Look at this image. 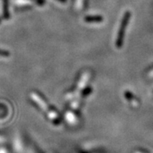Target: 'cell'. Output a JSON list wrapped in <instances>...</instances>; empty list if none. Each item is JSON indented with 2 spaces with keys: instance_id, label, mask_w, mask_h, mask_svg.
<instances>
[{
  "instance_id": "cell-1",
  "label": "cell",
  "mask_w": 153,
  "mask_h": 153,
  "mask_svg": "<svg viewBox=\"0 0 153 153\" xmlns=\"http://www.w3.org/2000/svg\"><path fill=\"white\" fill-rule=\"evenodd\" d=\"M131 17V13L127 12L124 14V18L122 19L121 24H120V30L118 32V38H117L116 42V46H118V48H120L123 44V40H124V32H125V28L128 25V23L130 20Z\"/></svg>"
},
{
  "instance_id": "cell-2",
  "label": "cell",
  "mask_w": 153,
  "mask_h": 153,
  "mask_svg": "<svg viewBox=\"0 0 153 153\" xmlns=\"http://www.w3.org/2000/svg\"><path fill=\"white\" fill-rule=\"evenodd\" d=\"M85 21L86 22H100L102 21L103 18L100 16H89L87 17H85Z\"/></svg>"
},
{
  "instance_id": "cell-3",
  "label": "cell",
  "mask_w": 153,
  "mask_h": 153,
  "mask_svg": "<svg viewBox=\"0 0 153 153\" xmlns=\"http://www.w3.org/2000/svg\"><path fill=\"white\" fill-rule=\"evenodd\" d=\"M0 56H9V52H5V51H0Z\"/></svg>"
},
{
  "instance_id": "cell-4",
  "label": "cell",
  "mask_w": 153,
  "mask_h": 153,
  "mask_svg": "<svg viewBox=\"0 0 153 153\" xmlns=\"http://www.w3.org/2000/svg\"><path fill=\"white\" fill-rule=\"evenodd\" d=\"M59 1H62V2H64V1H65V0H59Z\"/></svg>"
}]
</instances>
